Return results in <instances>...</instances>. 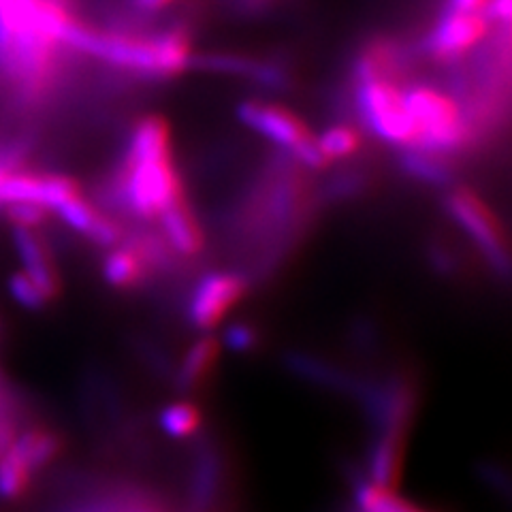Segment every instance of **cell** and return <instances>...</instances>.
<instances>
[{
    "label": "cell",
    "instance_id": "1",
    "mask_svg": "<svg viewBox=\"0 0 512 512\" xmlns=\"http://www.w3.org/2000/svg\"><path fill=\"white\" fill-rule=\"evenodd\" d=\"M404 101L421 133L414 148L444 156L459 152L472 139L470 120L463 118L461 107L444 92L412 86L404 90Z\"/></svg>",
    "mask_w": 512,
    "mask_h": 512
},
{
    "label": "cell",
    "instance_id": "2",
    "mask_svg": "<svg viewBox=\"0 0 512 512\" xmlns=\"http://www.w3.org/2000/svg\"><path fill=\"white\" fill-rule=\"evenodd\" d=\"M359 116L370 131L397 148H414L419 143V126L404 101V90L393 77L355 79Z\"/></svg>",
    "mask_w": 512,
    "mask_h": 512
},
{
    "label": "cell",
    "instance_id": "3",
    "mask_svg": "<svg viewBox=\"0 0 512 512\" xmlns=\"http://www.w3.org/2000/svg\"><path fill=\"white\" fill-rule=\"evenodd\" d=\"M111 190L133 216L152 220L169 201L182 195L184 184L171 158L143 160V163L124 160Z\"/></svg>",
    "mask_w": 512,
    "mask_h": 512
},
{
    "label": "cell",
    "instance_id": "4",
    "mask_svg": "<svg viewBox=\"0 0 512 512\" xmlns=\"http://www.w3.org/2000/svg\"><path fill=\"white\" fill-rule=\"evenodd\" d=\"M446 212L476 244L495 274L506 278L510 271L508 239L489 205L470 188H457L446 197Z\"/></svg>",
    "mask_w": 512,
    "mask_h": 512
},
{
    "label": "cell",
    "instance_id": "5",
    "mask_svg": "<svg viewBox=\"0 0 512 512\" xmlns=\"http://www.w3.org/2000/svg\"><path fill=\"white\" fill-rule=\"evenodd\" d=\"M192 440L186 472V512H216L227 495V461L218 440L201 429Z\"/></svg>",
    "mask_w": 512,
    "mask_h": 512
},
{
    "label": "cell",
    "instance_id": "6",
    "mask_svg": "<svg viewBox=\"0 0 512 512\" xmlns=\"http://www.w3.org/2000/svg\"><path fill=\"white\" fill-rule=\"evenodd\" d=\"M248 293L244 276L233 271H210L199 278L186 303V320L192 329L212 333Z\"/></svg>",
    "mask_w": 512,
    "mask_h": 512
},
{
    "label": "cell",
    "instance_id": "7",
    "mask_svg": "<svg viewBox=\"0 0 512 512\" xmlns=\"http://www.w3.org/2000/svg\"><path fill=\"white\" fill-rule=\"evenodd\" d=\"M489 24L485 13L446 7L427 39V52L438 62L455 60L487 37Z\"/></svg>",
    "mask_w": 512,
    "mask_h": 512
},
{
    "label": "cell",
    "instance_id": "8",
    "mask_svg": "<svg viewBox=\"0 0 512 512\" xmlns=\"http://www.w3.org/2000/svg\"><path fill=\"white\" fill-rule=\"evenodd\" d=\"M237 120L288 154H293L301 143L314 137L299 116L274 103L242 101L237 105Z\"/></svg>",
    "mask_w": 512,
    "mask_h": 512
},
{
    "label": "cell",
    "instance_id": "9",
    "mask_svg": "<svg viewBox=\"0 0 512 512\" xmlns=\"http://www.w3.org/2000/svg\"><path fill=\"white\" fill-rule=\"evenodd\" d=\"M205 73H218V75H231V77H244L250 82H256L259 86L271 88V90H284L291 84L286 69L276 62L256 60L242 54H192L190 67Z\"/></svg>",
    "mask_w": 512,
    "mask_h": 512
},
{
    "label": "cell",
    "instance_id": "10",
    "mask_svg": "<svg viewBox=\"0 0 512 512\" xmlns=\"http://www.w3.org/2000/svg\"><path fill=\"white\" fill-rule=\"evenodd\" d=\"M408 431L404 429H380L365 455V476L380 489H391L399 483L404 468Z\"/></svg>",
    "mask_w": 512,
    "mask_h": 512
},
{
    "label": "cell",
    "instance_id": "11",
    "mask_svg": "<svg viewBox=\"0 0 512 512\" xmlns=\"http://www.w3.org/2000/svg\"><path fill=\"white\" fill-rule=\"evenodd\" d=\"M284 365L288 367V372H293L295 376L303 378L306 382L335 393L348 395L355 399V402L365 384V378L350 374L344 370V367L335 365L323 357H316L312 352H299V350L286 352Z\"/></svg>",
    "mask_w": 512,
    "mask_h": 512
},
{
    "label": "cell",
    "instance_id": "12",
    "mask_svg": "<svg viewBox=\"0 0 512 512\" xmlns=\"http://www.w3.org/2000/svg\"><path fill=\"white\" fill-rule=\"evenodd\" d=\"M13 244L24 263V274L35 282L47 299L62 293V282L52 259V250L32 229H13Z\"/></svg>",
    "mask_w": 512,
    "mask_h": 512
},
{
    "label": "cell",
    "instance_id": "13",
    "mask_svg": "<svg viewBox=\"0 0 512 512\" xmlns=\"http://www.w3.org/2000/svg\"><path fill=\"white\" fill-rule=\"evenodd\" d=\"M160 227L167 246L180 256H199L205 248V235L201 231V224L192 212V207L182 192L180 197L169 201L158 214Z\"/></svg>",
    "mask_w": 512,
    "mask_h": 512
},
{
    "label": "cell",
    "instance_id": "14",
    "mask_svg": "<svg viewBox=\"0 0 512 512\" xmlns=\"http://www.w3.org/2000/svg\"><path fill=\"white\" fill-rule=\"evenodd\" d=\"M222 344L214 338V335H203L197 342H192L180 365L173 370V384L182 393L199 391L205 380L210 378L216 370L218 359H220Z\"/></svg>",
    "mask_w": 512,
    "mask_h": 512
},
{
    "label": "cell",
    "instance_id": "15",
    "mask_svg": "<svg viewBox=\"0 0 512 512\" xmlns=\"http://www.w3.org/2000/svg\"><path fill=\"white\" fill-rule=\"evenodd\" d=\"M171 158V126L158 116L148 114L135 122L124 160L128 163H143V160H165Z\"/></svg>",
    "mask_w": 512,
    "mask_h": 512
},
{
    "label": "cell",
    "instance_id": "16",
    "mask_svg": "<svg viewBox=\"0 0 512 512\" xmlns=\"http://www.w3.org/2000/svg\"><path fill=\"white\" fill-rule=\"evenodd\" d=\"M67 442L60 431L47 427V425H30L20 431V436L13 442V451L22 457V461L30 468V472H41L50 463H54Z\"/></svg>",
    "mask_w": 512,
    "mask_h": 512
},
{
    "label": "cell",
    "instance_id": "17",
    "mask_svg": "<svg viewBox=\"0 0 512 512\" xmlns=\"http://www.w3.org/2000/svg\"><path fill=\"white\" fill-rule=\"evenodd\" d=\"M148 263L143 259V254L131 244L126 242L122 246L109 248L103 259V278L109 286L120 288V291H128L143 282L148 274Z\"/></svg>",
    "mask_w": 512,
    "mask_h": 512
},
{
    "label": "cell",
    "instance_id": "18",
    "mask_svg": "<svg viewBox=\"0 0 512 512\" xmlns=\"http://www.w3.org/2000/svg\"><path fill=\"white\" fill-rule=\"evenodd\" d=\"M399 165L414 180L431 186H448L453 180V169L444 156L421 148H404L402 156H399Z\"/></svg>",
    "mask_w": 512,
    "mask_h": 512
},
{
    "label": "cell",
    "instance_id": "19",
    "mask_svg": "<svg viewBox=\"0 0 512 512\" xmlns=\"http://www.w3.org/2000/svg\"><path fill=\"white\" fill-rule=\"evenodd\" d=\"M203 423H205L203 410L197 404L186 402V399L165 406L158 414V427L163 429L169 438H175V440L195 438L203 429Z\"/></svg>",
    "mask_w": 512,
    "mask_h": 512
},
{
    "label": "cell",
    "instance_id": "20",
    "mask_svg": "<svg viewBox=\"0 0 512 512\" xmlns=\"http://www.w3.org/2000/svg\"><path fill=\"white\" fill-rule=\"evenodd\" d=\"M32 485V472L13 451V446L5 455H0V500L15 502L28 493Z\"/></svg>",
    "mask_w": 512,
    "mask_h": 512
},
{
    "label": "cell",
    "instance_id": "21",
    "mask_svg": "<svg viewBox=\"0 0 512 512\" xmlns=\"http://www.w3.org/2000/svg\"><path fill=\"white\" fill-rule=\"evenodd\" d=\"M316 143L320 152L325 154L329 163H338V160H346L350 156H355L361 146H363V135L357 131L355 126L348 124H335L327 131L316 137Z\"/></svg>",
    "mask_w": 512,
    "mask_h": 512
},
{
    "label": "cell",
    "instance_id": "22",
    "mask_svg": "<svg viewBox=\"0 0 512 512\" xmlns=\"http://www.w3.org/2000/svg\"><path fill=\"white\" fill-rule=\"evenodd\" d=\"M56 212L67 227H71L73 231L82 235L88 233L92 222L96 220V216H99V210H96L84 195H75L69 201H64L62 205L56 207Z\"/></svg>",
    "mask_w": 512,
    "mask_h": 512
},
{
    "label": "cell",
    "instance_id": "23",
    "mask_svg": "<svg viewBox=\"0 0 512 512\" xmlns=\"http://www.w3.org/2000/svg\"><path fill=\"white\" fill-rule=\"evenodd\" d=\"M9 293L15 299L18 306L26 308V310H43L50 299L43 295L41 288L32 282L24 271H18L9 278Z\"/></svg>",
    "mask_w": 512,
    "mask_h": 512
},
{
    "label": "cell",
    "instance_id": "24",
    "mask_svg": "<svg viewBox=\"0 0 512 512\" xmlns=\"http://www.w3.org/2000/svg\"><path fill=\"white\" fill-rule=\"evenodd\" d=\"M86 237L90 239L92 244L101 246V248H114V246H120L124 242V231L120 227V222L116 218H111L103 212H99V216H96V220L92 222V227L88 229Z\"/></svg>",
    "mask_w": 512,
    "mask_h": 512
},
{
    "label": "cell",
    "instance_id": "25",
    "mask_svg": "<svg viewBox=\"0 0 512 512\" xmlns=\"http://www.w3.org/2000/svg\"><path fill=\"white\" fill-rule=\"evenodd\" d=\"M5 216L13 227L35 231L50 218V210H45L43 205L37 203H13L5 207Z\"/></svg>",
    "mask_w": 512,
    "mask_h": 512
},
{
    "label": "cell",
    "instance_id": "26",
    "mask_svg": "<svg viewBox=\"0 0 512 512\" xmlns=\"http://www.w3.org/2000/svg\"><path fill=\"white\" fill-rule=\"evenodd\" d=\"M233 352H252L261 344V333L250 323H231L222 333V342Z\"/></svg>",
    "mask_w": 512,
    "mask_h": 512
},
{
    "label": "cell",
    "instance_id": "27",
    "mask_svg": "<svg viewBox=\"0 0 512 512\" xmlns=\"http://www.w3.org/2000/svg\"><path fill=\"white\" fill-rule=\"evenodd\" d=\"M485 15L489 22H500L504 28L510 24V15H512V0H489V5L485 9Z\"/></svg>",
    "mask_w": 512,
    "mask_h": 512
},
{
    "label": "cell",
    "instance_id": "28",
    "mask_svg": "<svg viewBox=\"0 0 512 512\" xmlns=\"http://www.w3.org/2000/svg\"><path fill=\"white\" fill-rule=\"evenodd\" d=\"M173 3L175 0H131V5L141 13H158Z\"/></svg>",
    "mask_w": 512,
    "mask_h": 512
},
{
    "label": "cell",
    "instance_id": "29",
    "mask_svg": "<svg viewBox=\"0 0 512 512\" xmlns=\"http://www.w3.org/2000/svg\"><path fill=\"white\" fill-rule=\"evenodd\" d=\"M489 0H448V7L459 9V11H476L485 13Z\"/></svg>",
    "mask_w": 512,
    "mask_h": 512
}]
</instances>
